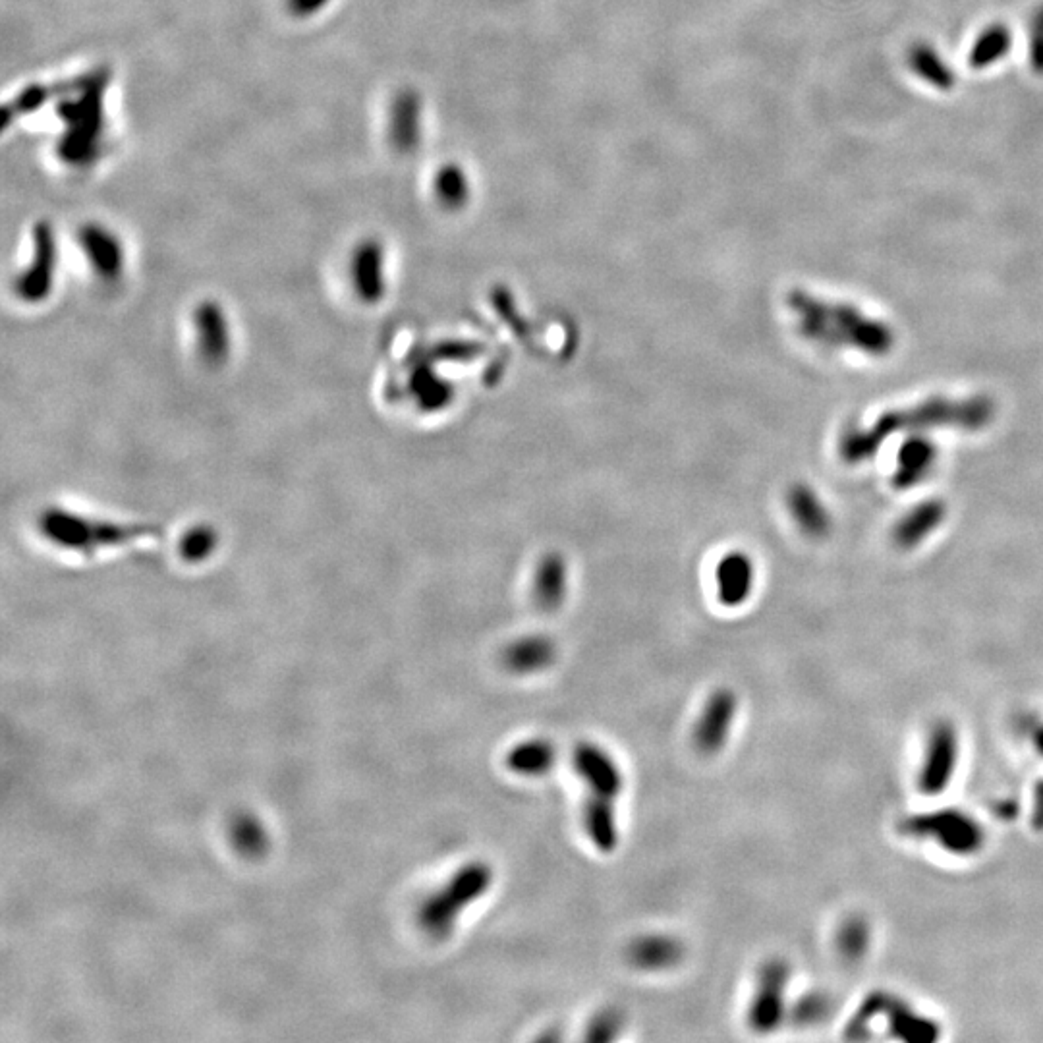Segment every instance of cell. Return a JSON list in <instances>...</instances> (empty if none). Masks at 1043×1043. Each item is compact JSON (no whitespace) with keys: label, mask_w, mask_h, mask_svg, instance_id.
I'll list each match as a JSON object with an SVG mask.
<instances>
[{"label":"cell","mask_w":1043,"mask_h":1043,"mask_svg":"<svg viewBox=\"0 0 1043 1043\" xmlns=\"http://www.w3.org/2000/svg\"><path fill=\"white\" fill-rule=\"evenodd\" d=\"M574 769L590 790V796L617 800L624 789V777L615 758L593 742H580L574 750Z\"/></svg>","instance_id":"cell-5"},{"label":"cell","mask_w":1043,"mask_h":1043,"mask_svg":"<svg viewBox=\"0 0 1043 1043\" xmlns=\"http://www.w3.org/2000/svg\"><path fill=\"white\" fill-rule=\"evenodd\" d=\"M584 827L597 850L609 854L619 846L621 835L613 800L588 794L584 804Z\"/></svg>","instance_id":"cell-10"},{"label":"cell","mask_w":1043,"mask_h":1043,"mask_svg":"<svg viewBox=\"0 0 1043 1043\" xmlns=\"http://www.w3.org/2000/svg\"><path fill=\"white\" fill-rule=\"evenodd\" d=\"M1040 28L1043 29V12H1042V16H1040Z\"/></svg>","instance_id":"cell-24"},{"label":"cell","mask_w":1043,"mask_h":1043,"mask_svg":"<svg viewBox=\"0 0 1043 1043\" xmlns=\"http://www.w3.org/2000/svg\"><path fill=\"white\" fill-rule=\"evenodd\" d=\"M910 831L933 837L939 845L959 854H970L982 845V831L978 829V825L957 812H943L935 816L912 819Z\"/></svg>","instance_id":"cell-7"},{"label":"cell","mask_w":1043,"mask_h":1043,"mask_svg":"<svg viewBox=\"0 0 1043 1043\" xmlns=\"http://www.w3.org/2000/svg\"><path fill=\"white\" fill-rule=\"evenodd\" d=\"M1011 45V39H1009V31L1001 26H993L991 29H987L986 33L980 37L978 45L974 47L972 51V57H970V64L972 66H986L989 62H993L995 58L1001 57Z\"/></svg>","instance_id":"cell-18"},{"label":"cell","mask_w":1043,"mask_h":1043,"mask_svg":"<svg viewBox=\"0 0 1043 1043\" xmlns=\"http://www.w3.org/2000/svg\"><path fill=\"white\" fill-rule=\"evenodd\" d=\"M416 114V105H414V99H408V97H402L396 105L395 111V138L398 141V145L402 147H408L412 141L416 132H412L410 126L416 124V120L412 118Z\"/></svg>","instance_id":"cell-22"},{"label":"cell","mask_w":1043,"mask_h":1043,"mask_svg":"<svg viewBox=\"0 0 1043 1043\" xmlns=\"http://www.w3.org/2000/svg\"><path fill=\"white\" fill-rule=\"evenodd\" d=\"M107 72H95L80 84L74 99L60 101L58 114L66 124V136L58 143V153L68 165H89L99 151V140L105 126L103 95L107 89Z\"/></svg>","instance_id":"cell-1"},{"label":"cell","mask_w":1043,"mask_h":1043,"mask_svg":"<svg viewBox=\"0 0 1043 1043\" xmlns=\"http://www.w3.org/2000/svg\"><path fill=\"white\" fill-rule=\"evenodd\" d=\"M957 762H959L957 734L953 731V727L939 725L931 733L930 742L926 748V758L920 769L918 783H920L922 792L935 796L947 789L955 775Z\"/></svg>","instance_id":"cell-6"},{"label":"cell","mask_w":1043,"mask_h":1043,"mask_svg":"<svg viewBox=\"0 0 1043 1043\" xmlns=\"http://www.w3.org/2000/svg\"><path fill=\"white\" fill-rule=\"evenodd\" d=\"M933 460H935V451L930 443H926L924 439H914L901 451L897 481L901 485H906V483H914V481L924 478L930 472Z\"/></svg>","instance_id":"cell-16"},{"label":"cell","mask_w":1043,"mask_h":1043,"mask_svg":"<svg viewBox=\"0 0 1043 1043\" xmlns=\"http://www.w3.org/2000/svg\"><path fill=\"white\" fill-rule=\"evenodd\" d=\"M493 881L495 872L483 860H474L462 866L437 895L423 904L420 916L423 930L431 937L451 935L462 910L483 899Z\"/></svg>","instance_id":"cell-2"},{"label":"cell","mask_w":1043,"mask_h":1043,"mask_svg":"<svg viewBox=\"0 0 1043 1043\" xmlns=\"http://www.w3.org/2000/svg\"><path fill=\"white\" fill-rule=\"evenodd\" d=\"M628 962L644 972H665L684 959V945L675 935L649 933L630 941L626 947Z\"/></svg>","instance_id":"cell-8"},{"label":"cell","mask_w":1043,"mask_h":1043,"mask_svg":"<svg viewBox=\"0 0 1043 1043\" xmlns=\"http://www.w3.org/2000/svg\"><path fill=\"white\" fill-rule=\"evenodd\" d=\"M331 0H288V10L298 18H308L323 10Z\"/></svg>","instance_id":"cell-23"},{"label":"cell","mask_w":1043,"mask_h":1043,"mask_svg":"<svg viewBox=\"0 0 1043 1043\" xmlns=\"http://www.w3.org/2000/svg\"><path fill=\"white\" fill-rule=\"evenodd\" d=\"M738 711V698L731 688L715 690L700 713L694 729V744L705 756L719 754L733 731Z\"/></svg>","instance_id":"cell-4"},{"label":"cell","mask_w":1043,"mask_h":1043,"mask_svg":"<svg viewBox=\"0 0 1043 1043\" xmlns=\"http://www.w3.org/2000/svg\"><path fill=\"white\" fill-rule=\"evenodd\" d=\"M55 234L49 223L35 226V261L29 265L20 281V288L29 298H37L47 292L55 271Z\"/></svg>","instance_id":"cell-9"},{"label":"cell","mask_w":1043,"mask_h":1043,"mask_svg":"<svg viewBox=\"0 0 1043 1043\" xmlns=\"http://www.w3.org/2000/svg\"><path fill=\"white\" fill-rule=\"evenodd\" d=\"M752 588V568L750 564L733 563L729 561L727 564L721 566V572H719V599L729 605V607H736L740 603L746 601L748 593Z\"/></svg>","instance_id":"cell-15"},{"label":"cell","mask_w":1043,"mask_h":1043,"mask_svg":"<svg viewBox=\"0 0 1043 1043\" xmlns=\"http://www.w3.org/2000/svg\"><path fill=\"white\" fill-rule=\"evenodd\" d=\"M82 246L85 254L95 265L97 273L105 277H114L122 267V248L118 240L103 226H85L82 230Z\"/></svg>","instance_id":"cell-13"},{"label":"cell","mask_w":1043,"mask_h":1043,"mask_svg":"<svg viewBox=\"0 0 1043 1043\" xmlns=\"http://www.w3.org/2000/svg\"><path fill=\"white\" fill-rule=\"evenodd\" d=\"M789 966L779 959L767 960L758 976V989L750 1003L748 1022L752 1030L773 1032L785 1016V989L789 984Z\"/></svg>","instance_id":"cell-3"},{"label":"cell","mask_w":1043,"mask_h":1043,"mask_svg":"<svg viewBox=\"0 0 1043 1043\" xmlns=\"http://www.w3.org/2000/svg\"><path fill=\"white\" fill-rule=\"evenodd\" d=\"M557 748L545 738H532L516 744L507 754V767L522 777H539L549 773L557 763Z\"/></svg>","instance_id":"cell-12"},{"label":"cell","mask_w":1043,"mask_h":1043,"mask_svg":"<svg viewBox=\"0 0 1043 1043\" xmlns=\"http://www.w3.org/2000/svg\"><path fill=\"white\" fill-rule=\"evenodd\" d=\"M624 1028V1015L619 1009H603L593 1016L586 1030V1040L590 1042H613L621 1036Z\"/></svg>","instance_id":"cell-19"},{"label":"cell","mask_w":1043,"mask_h":1043,"mask_svg":"<svg viewBox=\"0 0 1043 1043\" xmlns=\"http://www.w3.org/2000/svg\"><path fill=\"white\" fill-rule=\"evenodd\" d=\"M383 254L377 242H366L358 248L352 259V275L354 284L358 286L364 298H377L383 290L381 275Z\"/></svg>","instance_id":"cell-14"},{"label":"cell","mask_w":1043,"mask_h":1043,"mask_svg":"<svg viewBox=\"0 0 1043 1043\" xmlns=\"http://www.w3.org/2000/svg\"><path fill=\"white\" fill-rule=\"evenodd\" d=\"M912 64H914L918 74H922L926 80H930L937 87H951V84H953L951 72L926 47H920V49H916L912 53Z\"/></svg>","instance_id":"cell-21"},{"label":"cell","mask_w":1043,"mask_h":1043,"mask_svg":"<svg viewBox=\"0 0 1043 1043\" xmlns=\"http://www.w3.org/2000/svg\"><path fill=\"white\" fill-rule=\"evenodd\" d=\"M557 655L555 644L545 636H526L505 651V665L516 675H534L547 669Z\"/></svg>","instance_id":"cell-11"},{"label":"cell","mask_w":1043,"mask_h":1043,"mask_svg":"<svg viewBox=\"0 0 1043 1043\" xmlns=\"http://www.w3.org/2000/svg\"><path fill=\"white\" fill-rule=\"evenodd\" d=\"M941 516H943V507L939 503H928V505L914 510L910 516H906V520L899 528L901 543L904 545L918 543L941 522Z\"/></svg>","instance_id":"cell-17"},{"label":"cell","mask_w":1043,"mask_h":1043,"mask_svg":"<svg viewBox=\"0 0 1043 1043\" xmlns=\"http://www.w3.org/2000/svg\"><path fill=\"white\" fill-rule=\"evenodd\" d=\"M536 597L543 609H555L564 597V576L561 568L545 566L537 578Z\"/></svg>","instance_id":"cell-20"}]
</instances>
